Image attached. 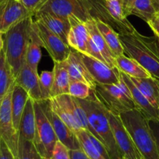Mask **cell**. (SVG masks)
Returning a JSON list of instances; mask_svg holds the SVG:
<instances>
[{"label":"cell","mask_w":159,"mask_h":159,"mask_svg":"<svg viewBox=\"0 0 159 159\" xmlns=\"http://www.w3.org/2000/svg\"><path fill=\"white\" fill-rule=\"evenodd\" d=\"M33 16L19 0H3L0 3V32L6 33L27 16Z\"/></svg>","instance_id":"14"},{"label":"cell","mask_w":159,"mask_h":159,"mask_svg":"<svg viewBox=\"0 0 159 159\" xmlns=\"http://www.w3.org/2000/svg\"><path fill=\"white\" fill-rule=\"evenodd\" d=\"M15 80L2 50L0 52V104L10 90L14 86Z\"/></svg>","instance_id":"28"},{"label":"cell","mask_w":159,"mask_h":159,"mask_svg":"<svg viewBox=\"0 0 159 159\" xmlns=\"http://www.w3.org/2000/svg\"><path fill=\"white\" fill-rule=\"evenodd\" d=\"M147 24L149 25L152 31L154 32V35L159 38V13H156L155 16L148 21Z\"/></svg>","instance_id":"39"},{"label":"cell","mask_w":159,"mask_h":159,"mask_svg":"<svg viewBox=\"0 0 159 159\" xmlns=\"http://www.w3.org/2000/svg\"><path fill=\"white\" fill-rule=\"evenodd\" d=\"M68 94L75 98L83 100L97 98L94 90L81 81H70Z\"/></svg>","instance_id":"32"},{"label":"cell","mask_w":159,"mask_h":159,"mask_svg":"<svg viewBox=\"0 0 159 159\" xmlns=\"http://www.w3.org/2000/svg\"><path fill=\"white\" fill-rule=\"evenodd\" d=\"M119 116L143 159H159L148 119L138 109L123 112Z\"/></svg>","instance_id":"3"},{"label":"cell","mask_w":159,"mask_h":159,"mask_svg":"<svg viewBox=\"0 0 159 159\" xmlns=\"http://www.w3.org/2000/svg\"><path fill=\"white\" fill-rule=\"evenodd\" d=\"M77 101L86 112L90 124L98 136L100 141L105 145L110 159H123L111 129L105 106L98 98L77 99Z\"/></svg>","instance_id":"5"},{"label":"cell","mask_w":159,"mask_h":159,"mask_svg":"<svg viewBox=\"0 0 159 159\" xmlns=\"http://www.w3.org/2000/svg\"><path fill=\"white\" fill-rule=\"evenodd\" d=\"M135 0H122V2H123V7H124V10H125V13H126V16H129V9H130L131 6H132L133 2H134Z\"/></svg>","instance_id":"41"},{"label":"cell","mask_w":159,"mask_h":159,"mask_svg":"<svg viewBox=\"0 0 159 159\" xmlns=\"http://www.w3.org/2000/svg\"><path fill=\"white\" fill-rule=\"evenodd\" d=\"M123 159H127V158H126V157H123Z\"/></svg>","instance_id":"45"},{"label":"cell","mask_w":159,"mask_h":159,"mask_svg":"<svg viewBox=\"0 0 159 159\" xmlns=\"http://www.w3.org/2000/svg\"><path fill=\"white\" fill-rule=\"evenodd\" d=\"M61 62L68 72L70 81L84 82L92 89H95L96 82L91 76L86 66L82 61L79 52L71 48V52L68 58Z\"/></svg>","instance_id":"15"},{"label":"cell","mask_w":159,"mask_h":159,"mask_svg":"<svg viewBox=\"0 0 159 159\" xmlns=\"http://www.w3.org/2000/svg\"><path fill=\"white\" fill-rule=\"evenodd\" d=\"M15 82L25 90L32 100L42 101V94L39 86V75L38 72L32 70L26 62H24Z\"/></svg>","instance_id":"19"},{"label":"cell","mask_w":159,"mask_h":159,"mask_svg":"<svg viewBox=\"0 0 159 159\" xmlns=\"http://www.w3.org/2000/svg\"><path fill=\"white\" fill-rule=\"evenodd\" d=\"M4 34L0 32V52H2L4 48V39H3Z\"/></svg>","instance_id":"42"},{"label":"cell","mask_w":159,"mask_h":159,"mask_svg":"<svg viewBox=\"0 0 159 159\" xmlns=\"http://www.w3.org/2000/svg\"><path fill=\"white\" fill-rule=\"evenodd\" d=\"M42 12L66 18L74 16L84 23L91 20L84 0H44L34 13Z\"/></svg>","instance_id":"8"},{"label":"cell","mask_w":159,"mask_h":159,"mask_svg":"<svg viewBox=\"0 0 159 159\" xmlns=\"http://www.w3.org/2000/svg\"><path fill=\"white\" fill-rule=\"evenodd\" d=\"M14 87V86H13ZM13 87L0 104V139L5 142L15 157L17 156L19 133L13 126L11 100Z\"/></svg>","instance_id":"9"},{"label":"cell","mask_w":159,"mask_h":159,"mask_svg":"<svg viewBox=\"0 0 159 159\" xmlns=\"http://www.w3.org/2000/svg\"><path fill=\"white\" fill-rule=\"evenodd\" d=\"M34 106L36 118V127L33 143L43 159H49L52 154L55 144L58 141V138L39 102L34 101Z\"/></svg>","instance_id":"7"},{"label":"cell","mask_w":159,"mask_h":159,"mask_svg":"<svg viewBox=\"0 0 159 159\" xmlns=\"http://www.w3.org/2000/svg\"><path fill=\"white\" fill-rule=\"evenodd\" d=\"M121 79L126 83L130 91L133 99L137 105L139 111L148 119H158L159 120V109L153 106L151 102L145 98V96L140 92L138 88L134 85L129 76L120 72Z\"/></svg>","instance_id":"20"},{"label":"cell","mask_w":159,"mask_h":159,"mask_svg":"<svg viewBox=\"0 0 159 159\" xmlns=\"http://www.w3.org/2000/svg\"><path fill=\"white\" fill-rule=\"evenodd\" d=\"M152 2L157 13H159V0H152Z\"/></svg>","instance_id":"43"},{"label":"cell","mask_w":159,"mask_h":159,"mask_svg":"<svg viewBox=\"0 0 159 159\" xmlns=\"http://www.w3.org/2000/svg\"><path fill=\"white\" fill-rule=\"evenodd\" d=\"M35 127H36V118H35L34 100L30 98L27 100L25 108L21 116L19 129H18L19 137L33 142L35 136Z\"/></svg>","instance_id":"21"},{"label":"cell","mask_w":159,"mask_h":159,"mask_svg":"<svg viewBox=\"0 0 159 159\" xmlns=\"http://www.w3.org/2000/svg\"><path fill=\"white\" fill-rule=\"evenodd\" d=\"M42 47V43L40 40L34 23L33 21L30 42H29L27 52H26L25 62L32 70L37 72H38V64L41 61V58H42V50H41Z\"/></svg>","instance_id":"26"},{"label":"cell","mask_w":159,"mask_h":159,"mask_svg":"<svg viewBox=\"0 0 159 159\" xmlns=\"http://www.w3.org/2000/svg\"><path fill=\"white\" fill-rule=\"evenodd\" d=\"M70 159H89L82 149L70 150Z\"/></svg>","instance_id":"40"},{"label":"cell","mask_w":159,"mask_h":159,"mask_svg":"<svg viewBox=\"0 0 159 159\" xmlns=\"http://www.w3.org/2000/svg\"><path fill=\"white\" fill-rule=\"evenodd\" d=\"M37 32L42 43V47L46 49L54 62H62L68 58L71 48L59 38L57 35L50 31L42 23L34 20Z\"/></svg>","instance_id":"11"},{"label":"cell","mask_w":159,"mask_h":159,"mask_svg":"<svg viewBox=\"0 0 159 159\" xmlns=\"http://www.w3.org/2000/svg\"><path fill=\"white\" fill-rule=\"evenodd\" d=\"M129 15H135L148 23L156 15L157 11L152 0H135L129 12Z\"/></svg>","instance_id":"30"},{"label":"cell","mask_w":159,"mask_h":159,"mask_svg":"<svg viewBox=\"0 0 159 159\" xmlns=\"http://www.w3.org/2000/svg\"><path fill=\"white\" fill-rule=\"evenodd\" d=\"M75 134L79 140L80 148L89 157V159H105L94 147V143L90 138L89 134L86 130L80 129L75 133Z\"/></svg>","instance_id":"31"},{"label":"cell","mask_w":159,"mask_h":159,"mask_svg":"<svg viewBox=\"0 0 159 159\" xmlns=\"http://www.w3.org/2000/svg\"><path fill=\"white\" fill-rule=\"evenodd\" d=\"M69 20L70 30L67 40L68 45L79 52L87 55L90 34L86 24L74 16H70Z\"/></svg>","instance_id":"17"},{"label":"cell","mask_w":159,"mask_h":159,"mask_svg":"<svg viewBox=\"0 0 159 159\" xmlns=\"http://www.w3.org/2000/svg\"><path fill=\"white\" fill-rule=\"evenodd\" d=\"M139 91L151 102V105L159 109V81L155 78L129 77Z\"/></svg>","instance_id":"23"},{"label":"cell","mask_w":159,"mask_h":159,"mask_svg":"<svg viewBox=\"0 0 159 159\" xmlns=\"http://www.w3.org/2000/svg\"><path fill=\"white\" fill-rule=\"evenodd\" d=\"M52 108L56 115L74 133L80 130L75 119L74 105L73 97L70 94H62L48 99Z\"/></svg>","instance_id":"16"},{"label":"cell","mask_w":159,"mask_h":159,"mask_svg":"<svg viewBox=\"0 0 159 159\" xmlns=\"http://www.w3.org/2000/svg\"><path fill=\"white\" fill-rule=\"evenodd\" d=\"M124 53L134 59L159 81V38L148 37L137 30L119 34Z\"/></svg>","instance_id":"1"},{"label":"cell","mask_w":159,"mask_h":159,"mask_svg":"<svg viewBox=\"0 0 159 159\" xmlns=\"http://www.w3.org/2000/svg\"><path fill=\"white\" fill-rule=\"evenodd\" d=\"M33 16H34L36 20L42 23L46 28L57 35L66 44L68 45L67 40L70 30V22L69 18L44 12L34 13Z\"/></svg>","instance_id":"18"},{"label":"cell","mask_w":159,"mask_h":159,"mask_svg":"<svg viewBox=\"0 0 159 159\" xmlns=\"http://www.w3.org/2000/svg\"><path fill=\"white\" fill-rule=\"evenodd\" d=\"M38 102L41 104L44 112L45 113L47 118L51 123L58 140L66 145L69 150L81 149L79 140L75 133L72 131L70 127L55 113L50 105L49 100L48 99V100L38 101Z\"/></svg>","instance_id":"12"},{"label":"cell","mask_w":159,"mask_h":159,"mask_svg":"<svg viewBox=\"0 0 159 159\" xmlns=\"http://www.w3.org/2000/svg\"><path fill=\"white\" fill-rule=\"evenodd\" d=\"M2 1H3V0H0V3H1V2H2Z\"/></svg>","instance_id":"44"},{"label":"cell","mask_w":159,"mask_h":159,"mask_svg":"<svg viewBox=\"0 0 159 159\" xmlns=\"http://www.w3.org/2000/svg\"><path fill=\"white\" fill-rule=\"evenodd\" d=\"M16 159H43L32 141L19 137L17 156Z\"/></svg>","instance_id":"33"},{"label":"cell","mask_w":159,"mask_h":159,"mask_svg":"<svg viewBox=\"0 0 159 159\" xmlns=\"http://www.w3.org/2000/svg\"><path fill=\"white\" fill-rule=\"evenodd\" d=\"M29 98H30V97H29L28 94L26 92L25 90L18 84H16V82H15L13 92H12L11 109L13 126L16 131H18V129H19L21 116H22L26 104H27V100Z\"/></svg>","instance_id":"24"},{"label":"cell","mask_w":159,"mask_h":159,"mask_svg":"<svg viewBox=\"0 0 159 159\" xmlns=\"http://www.w3.org/2000/svg\"><path fill=\"white\" fill-rule=\"evenodd\" d=\"M148 121L153 137L155 140L156 146H157L159 154V120L158 119H148Z\"/></svg>","instance_id":"36"},{"label":"cell","mask_w":159,"mask_h":159,"mask_svg":"<svg viewBox=\"0 0 159 159\" xmlns=\"http://www.w3.org/2000/svg\"><path fill=\"white\" fill-rule=\"evenodd\" d=\"M80 56L96 84H113L121 80L120 71L117 68H111L105 62L84 53L80 52Z\"/></svg>","instance_id":"13"},{"label":"cell","mask_w":159,"mask_h":159,"mask_svg":"<svg viewBox=\"0 0 159 159\" xmlns=\"http://www.w3.org/2000/svg\"><path fill=\"white\" fill-rule=\"evenodd\" d=\"M0 159H16L5 142L0 139Z\"/></svg>","instance_id":"38"},{"label":"cell","mask_w":159,"mask_h":159,"mask_svg":"<svg viewBox=\"0 0 159 159\" xmlns=\"http://www.w3.org/2000/svg\"><path fill=\"white\" fill-rule=\"evenodd\" d=\"M95 23L107 45L109 47L112 54L114 55L115 58L124 54V50L119 40V34L116 33L109 26L101 21L95 20Z\"/></svg>","instance_id":"29"},{"label":"cell","mask_w":159,"mask_h":159,"mask_svg":"<svg viewBox=\"0 0 159 159\" xmlns=\"http://www.w3.org/2000/svg\"><path fill=\"white\" fill-rule=\"evenodd\" d=\"M85 24L88 27V32H89L91 38H92L93 42H94L98 49L100 52L101 55L102 56L103 59H105V63L109 66L110 67H111V68H117L116 66L114 55L112 54L109 47L108 46L106 42L104 39L103 36L102 35L101 32L99 31L98 28L96 25L95 20L93 19L89 20L85 23Z\"/></svg>","instance_id":"22"},{"label":"cell","mask_w":159,"mask_h":159,"mask_svg":"<svg viewBox=\"0 0 159 159\" xmlns=\"http://www.w3.org/2000/svg\"><path fill=\"white\" fill-rule=\"evenodd\" d=\"M33 21V16H27L4 33L3 51L15 79L25 62Z\"/></svg>","instance_id":"2"},{"label":"cell","mask_w":159,"mask_h":159,"mask_svg":"<svg viewBox=\"0 0 159 159\" xmlns=\"http://www.w3.org/2000/svg\"><path fill=\"white\" fill-rule=\"evenodd\" d=\"M94 92L98 100L105 108L116 116L133 109H138L129 88L122 79L113 84H96Z\"/></svg>","instance_id":"6"},{"label":"cell","mask_w":159,"mask_h":159,"mask_svg":"<svg viewBox=\"0 0 159 159\" xmlns=\"http://www.w3.org/2000/svg\"><path fill=\"white\" fill-rule=\"evenodd\" d=\"M19 1L32 15H34V12L42 3L44 0H19Z\"/></svg>","instance_id":"37"},{"label":"cell","mask_w":159,"mask_h":159,"mask_svg":"<svg viewBox=\"0 0 159 159\" xmlns=\"http://www.w3.org/2000/svg\"><path fill=\"white\" fill-rule=\"evenodd\" d=\"M54 81V72L53 70H44L39 75V86L42 101L51 98L52 89Z\"/></svg>","instance_id":"34"},{"label":"cell","mask_w":159,"mask_h":159,"mask_svg":"<svg viewBox=\"0 0 159 159\" xmlns=\"http://www.w3.org/2000/svg\"><path fill=\"white\" fill-rule=\"evenodd\" d=\"M115 62L118 70L129 77L148 78L151 76L140 63L124 54L115 58Z\"/></svg>","instance_id":"25"},{"label":"cell","mask_w":159,"mask_h":159,"mask_svg":"<svg viewBox=\"0 0 159 159\" xmlns=\"http://www.w3.org/2000/svg\"><path fill=\"white\" fill-rule=\"evenodd\" d=\"M106 114L116 144L123 157L127 159H143L119 116L107 109Z\"/></svg>","instance_id":"10"},{"label":"cell","mask_w":159,"mask_h":159,"mask_svg":"<svg viewBox=\"0 0 159 159\" xmlns=\"http://www.w3.org/2000/svg\"><path fill=\"white\" fill-rule=\"evenodd\" d=\"M91 19L107 24L119 34L135 30L127 20L122 0H84Z\"/></svg>","instance_id":"4"},{"label":"cell","mask_w":159,"mask_h":159,"mask_svg":"<svg viewBox=\"0 0 159 159\" xmlns=\"http://www.w3.org/2000/svg\"><path fill=\"white\" fill-rule=\"evenodd\" d=\"M52 70L54 72V81L51 98L68 94L70 79L67 70L61 62H54Z\"/></svg>","instance_id":"27"},{"label":"cell","mask_w":159,"mask_h":159,"mask_svg":"<svg viewBox=\"0 0 159 159\" xmlns=\"http://www.w3.org/2000/svg\"><path fill=\"white\" fill-rule=\"evenodd\" d=\"M49 159H70V150L62 142L58 140L55 144L52 154Z\"/></svg>","instance_id":"35"}]
</instances>
